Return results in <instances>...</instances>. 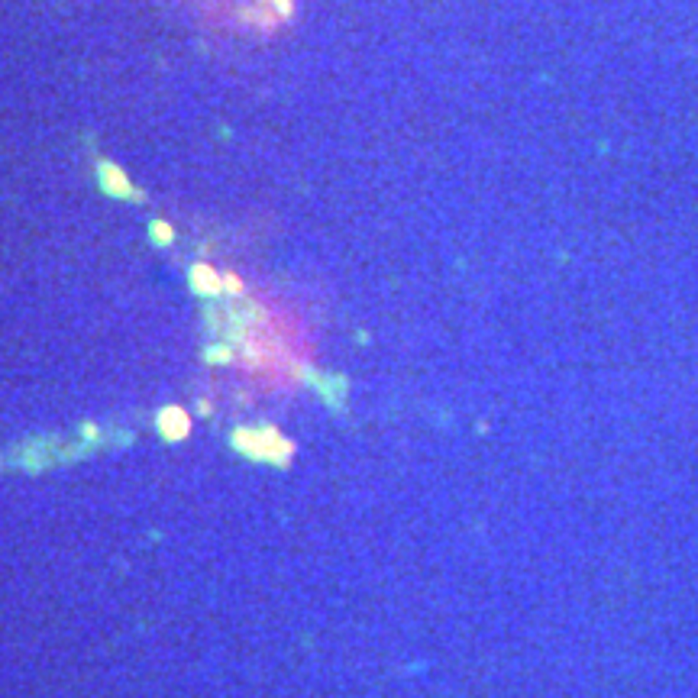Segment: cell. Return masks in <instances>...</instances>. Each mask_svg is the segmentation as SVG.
Listing matches in <instances>:
<instances>
[{
    "mask_svg": "<svg viewBox=\"0 0 698 698\" xmlns=\"http://www.w3.org/2000/svg\"><path fill=\"white\" fill-rule=\"evenodd\" d=\"M152 240L155 243H169L171 240V230L162 223V220H155V223H152Z\"/></svg>",
    "mask_w": 698,
    "mask_h": 698,
    "instance_id": "obj_3",
    "label": "cell"
},
{
    "mask_svg": "<svg viewBox=\"0 0 698 698\" xmlns=\"http://www.w3.org/2000/svg\"><path fill=\"white\" fill-rule=\"evenodd\" d=\"M194 288H201V291H217V288H220V278L213 275V272H211L207 265H198V268H194Z\"/></svg>",
    "mask_w": 698,
    "mask_h": 698,
    "instance_id": "obj_2",
    "label": "cell"
},
{
    "mask_svg": "<svg viewBox=\"0 0 698 698\" xmlns=\"http://www.w3.org/2000/svg\"><path fill=\"white\" fill-rule=\"evenodd\" d=\"M97 175H100V188H104L107 194H113V198H129V194H133V191H129L127 175H123L117 165L100 162L97 165Z\"/></svg>",
    "mask_w": 698,
    "mask_h": 698,
    "instance_id": "obj_1",
    "label": "cell"
}]
</instances>
